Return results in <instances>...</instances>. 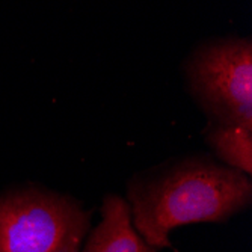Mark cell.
<instances>
[{"mask_svg": "<svg viewBox=\"0 0 252 252\" xmlns=\"http://www.w3.org/2000/svg\"><path fill=\"white\" fill-rule=\"evenodd\" d=\"M249 177L210 160H190L137 181L128 198L134 226L153 248H169V233L196 222H220L251 201Z\"/></svg>", "mask_w": 252, "mask_h": 252, "instance_id": "1", "label": "cell"}, {"mask_svg": "<svg viewBox=\"0 0 252 252\" xmlns=\"http://www.w3.org/2000/svg\"><path fill=\"white\" fill-rule=\"evenodd\" d=\"M89 218L55 193H12L0 199V252H79Z\"/></svg>", "mask_w": 252, "mask_h": 252, "instance_id": "2", "label": "cell"}, {"mask_svg": "<svg viewBox=\"0 0 252 252\" xmlns=\"http://www.w3.org/2000/svg\"><path fill=\"white\" fill-rule=\"evenodd\" d=\"M193 93L219 126L252 128V47L228 39L199 50L190 65Z\"/></svg>", "mask_w": 252, "mask_h": 252, "instance_id": "3", "label": "cell"}, {"mask_svg": "<svg viewBox=\"0 0 252 252\" xmlns=\"http://www.w3.org/2000/svg\"><path fill=\"white\" fill-rule=\"evenodd\" d=\"M126 199L110 195L101 207V222L91 233L83 252H157L133 228Z\"/></svg>", "mask_w": 252, "mask_h": 252, "instance_id": "4", "label": "cell"}, {"mask_svg": "<svg viewBox=\"0 0 252 252\" xmlns=\"http://www.w3.org/2000/svg\"><path fill=\"white\" fill-rule=\"evenodd\" d=\"M207 141L225 163L251 175L252 128L243 126H218L209 133Z\"/></svg>", "mask_w": 252, "mask_h": 252, "instance_id": "5", "label": "cell"}]
</instances>
